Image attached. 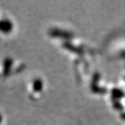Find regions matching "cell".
Listing matches in <instances>:
<instances>
[{
  "label": "cell",
  "mask_w": 125,
  "mask_h": 125,
  "mask_svg": "<svg viewBox=\"0 0 125 125\" xmlns=\"http://www.w3.org/2000/svg\"><path fill=\"white\" fill-rule=\"evenodd\" d=\"M120 117H121V119H124V120H125V113H122L120 115Z\"/></svg>",
  "instance_id": "3"
},
{
  "label": "cell",
  "mask_w": 125,
  "mask_h": 125,
  "mask_svg": "<svg viewBox=\"0 0 125 125\" xmlns=\"http://www.w3.org/2000/svg\"><path fill=\"white\" fill-rule=\"evenodd\" d=\"M114 107L115 108L116 110H119V111H122V110L124 109L123 106L119 103V101H117V100H114V104H113Z\"/></svg>",
  "instance_id": "2"
},
{
  "label": "cell",
  "mask_w": 125,
  "mask_h": 125,
  "mask_svg": "<svg viewBox=\"0 0 125 125\" xmlns=\"http://www.w3.org/2000/svg\"><path fill=\"white\" fill-rule=\"evenodd\" d=\"M111 94H112V97H113V99L117 100V101H118L119 99L122 98L123 97H124V92L122 91L121 89H112Z\"/></svg>",
  "instance_id": "1"
}]
</instances>
